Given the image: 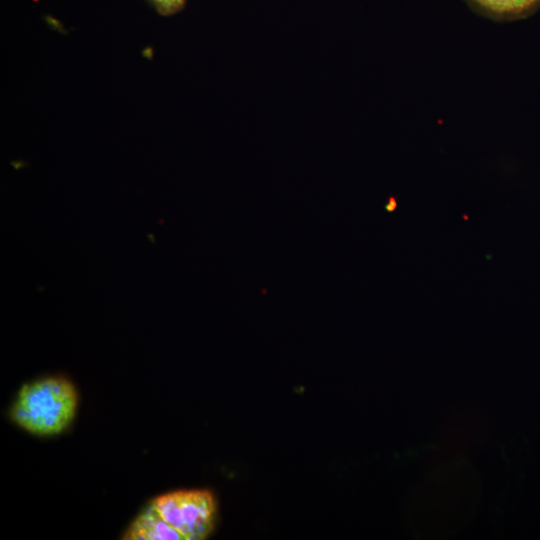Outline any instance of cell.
I'll return each instance as SVG.
<instances>
[{
    "instance_id": "3",
    "label": "cell",
    "mask_w": 540,
    "mask_h": 540,
    "mask_svg": "<svg viewBox=\"0 0 540 540\" xmlns=\"http://www.w3.org/2000/svg\"><path fill=\"white\" fill-rule=\"evenodd\" d=\"M125 540H185L150 504L124 534Z\"/></svg>"
},
{
    "instance_id": "2",
    "label": "cell",
    "mask_w": 540,
    "mask_h": 540,
    "mask_svg": "<svg viewBox=\"0 0 540 540\" xmlns=\"http://www.w3.org/2000/svg\"><path fill=\"white\" fill-rule=\"evenodd\" d=\"M151 504L185 540L203 539L213 528L215 504L208 491L171 492L156 497Z\"/></svg>"
},
{
    "instance_id": "1",
    "label": "cell",
    "mask_w": 540,
    "mask_h": 540,
    "mask_svg": "<svg viewBox=\"0 0 540 540\" xmlns=\"http://www.w3.org/2000/svg\"><path fill=\"white\" fill-rule=\"evenodd\" d=\"M78 395L71 381L47 377L24 384L11 408L12 420L39 436L62 433L73 421Z\"/></svg>"
},
{
    "instance_id": "5",
    "label": "cell",
    "mask_w": 540,
    "mask_h": 540,
    "mask_svg": "<svg viewBox=\"0 0 540 540\" xmlns=\"http://www.w3.org/2000/svg\"><path fill=\"white\" fill-rule=\"evenodd\" d=\"M152 3L158 12L164 15L173 14L179 11L186 0H148Z\"/></svg>"
},
{
    "instance_id": "4",
    "label": "cell",
    "mask_w": 540,
    "mask_h": 540,
    "mask_svg": "<svg viewBox=\"0 0 540 540\" xmlns=\"http://www.w3.org/2000/svg\"><path fill=\"white\" fill-rule=\"evenodd\" d=\"M481 11L492 17H511L532 8L538 0H470Z\"/></svg>"
}]
</instances>
